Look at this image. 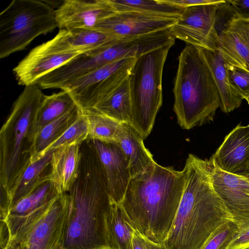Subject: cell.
<instances>
[{
    "label": "cell",
    "instance_id": "277c9868",
    "mask_svg": "<svg viewBox=\"0 0 249 249\" xmlns=\"http://www.w3.org/2000/svg\"><path fill=\"white\" fill-rule=\"evenodd\" d=\"M39 87H24L0 129V192L7 195L11 203L14 188L32 163L36 116L45 96Z\"/></svg>",
    "mask_w": 249,
    "mask_h": 249
},
{
    "label": "cell",
    "instance_id": "6da1fadb",
    "mask_svg": "<svg viewBox=\"0 0 249 249\" xmlns=\"http://www.w3.org/2000/svg\"><path fill=\"white\" fill-rule=\"evenodd\" d=\"M78 174L68 193L69 209L59 249H110L108 218L114 202L99 156L89 139L80 145Z\"/></svg>",
    "mask_w": 249,
    "mask_h": 249
},
{
    "label": "cell",
    "instance_id": "f1b7e54d",
    "mask_svg": "<svg viewBox=\"0 0 249 249\" xmlns=\"http://www.w3.org/2000/svg\"><path fill=\"white\" fill-rule=\"evenodd\" d=\"M83 112L88 122L89 139L103 141H115L120 123L92 110Z\"/></svg>",
    "mask_w": 249,
    "mask_h": 249
},
{
    "label": "cell",
    "instance_id": "30bf717a",
    "mask_svg": "<svg viewBox=\"0 0 249 249\" xmlns=\"http://www.w3.org/2000/svg\"><path fill=\"white\" fill-rule=\"evenodd\" d=\"M213 188L239 230L249 227V175L239 176L220 169L211 157Z\"/></svg>",
    "mask_w": 249,
    "mask_h": 249
},
{
    "label": "cell",
    "instance_id": "ffe728a7",
    "mask_svg": "<svg viewBox=\"0 0 249 249\" xmlns=\"http://www.w3.org/2000/svg\"><path fill=\"white\" fill-rule=\"evenodd\" d=\"M81 144L73 143L53 151L51 180L55 184L59 194L68 193L77 178L80 162Z\"/></svg>",
    "mask_w": 249,
    "mask_h": 249
},
{
    "label": "cell",
    "instance_id": "1f68e13d",
    "mask_svg": "<svg viewBox=\"0 0 249 249\" xmlns=\"http://www.w3.org/2000/svg\"><path fill=\"white\" fill-rule=\"evenodd\" d=\"M226 68L232 86L245 99L249 95V71L227 64Z\"/></svg>",
    "mask_w": 249,
    "mask_h": 249
},
{
    "label": "cell",
    "instance_id": "d4e9b609",
    "mask_svg": "<svg viewBox=\"0 0 249 249\" xmlns=\"http://www.w3.org/2000/svg\"><path fill=\"white\" fill-rule=\"evenodd\" d=\"M82 112L77 107L41 128L36 133L35 137L32 162L42 157L47 148L64 133L77 119Z\"/></svg>",
    "mask_w": 249,
    "mask_h": 249
},
{
    "label": "cell",
    "instance_id": "3957f363",
    "mask_svg": "<svg viewBox=\"0 0 249 249\" xmlns=\"http://www.w3.org/2000/svg\"><path fill=\"white\" fill-rule=\"evenodd\" d=\"M186 170L156 161L132 177L120 203L135 229L150 240L163 243L181 199Z\"/></svg>",
    "mask_w": 249,
    "mask_h": 249
},
{
    "label": "cell",
    "instance_id": "d6a6232c",
    "mask_svg": "<svg viewBox=\"0 0 249 249\" xmlns=\"http://www.w3.org/2000/svg\"><path fill=\"white\" fill-rule=\"evenodd\" d=\"M132 249H167L163 243H157L146 238L137 230L133 234Z\"/></svg>",
    "mask_w": 249,
    "mask_h": 249
},
{
    "label": "cell",
    "instance_id": "d590c367",
    "mask_svg": "<svg viewBox=\"0 0 249 249\" xmlns=\"http://www.w3.org/2000/svg\"><path fill=\"white\" fill-rule=\"evenodd\" d=\"M168 3L179 7L185 8L189 6L204 4H224L226 3L224 0H165Z\"/></svg>",
    "mask_w": 249,
    "mask_h": 249
},
{
    "label": "cell",
    "instance_id": "4316f807",
    "mask_svg": "<svg viewBox=\"0 0 249 249\" xmlns=\"http://www.w3.org/2000/svg\"><path fill=\"white\" fill-rule=\"evenodd\" d=\"M116 12L134 11L145 14L178 19L185 8L165 0H110Z\"/></svg>",
    "mask_w": 249,
    "mask_h": 249
},
{
    "label": "cell",
    "instance_id": "83f0119b",
    "mask_svg": "<svg viewBox=\"0 0 249 249\" xmlns=\"http://www.w3.org/2000/svg\"><path fill=\"white\" fill-rule=\"evenodd\" d=\"M59 195L54 182L52 180L47 181L15 204L8 216L26 215L49 203Z\"/></svg>",
    "mask_w": 249,
    "mask_h": 249
},
{
    "label": "cell",
    "instance_id": "4fadbf2b",
    "mask_svg": "<svg viewBox=\"0 0 249 249\" xmlns=\"http://www.w3.org/2000/svg\"><path fill=\"white\" fill-rule=\"evenodd\" d=\"M89 139L103 166L110 196L114 202L120 203L131 177L126 156L115 141Z\"/></svg>",
    "mask_w": 249,
    "mask_h": 249
},
{
    "label": "cell",
    "instance_id": "8fae6325",
    "mask_svg": "<svg viewBox=\"0 0 249 249\" xmlns=\"http://www.w3.org/2000/svg\"><path fill=\"white\" fill-rule=\"evenodd\" d=\"M178 19L134 11L116 12L101 22L94 30L118 38L132 37L169 29Z\"/></svg>",
    "mask_w": 249,
    "mask_h": 249
},
{
    "label": "cell",
    "instance_id": "2e32d148",
    "mask_svg": "<svg viewBox=\"0 0 249 249\" xmlns=\"http://www.w3.org/2000/svg\"><path fill=\"white\" fill-rule=\"evenodd\" d=\"M218 51L227 64L249 71V19L230 18L219 34Z\"/></svg>",
    "mask_w": 249,
    "mask_h": 249
},
{
    "label": "cell",
    "instance_id": "9c48e42d",
    "mask_svg": "<svg viewBox=\"0 0 249 249\" xmlns=\"http://www.w3.org/2000/svg\"><path fill=\"white\" fill-rule=\"evenodd\" d=\"M222 5L185 7L177 22L169 29L170 33L175 38L186 44L212 51H218L219 34L216 29V22L218 9Z\"/></svg>",
    "mask_w": 249,
    "mask_h": 249
},
{
    "label": "cell",
    "instance_id": "74e56055",
    "mask_svg": "<svg viewBox=\"0 0 249 249\" xmlns=\"http://www.w3.org/2000/svg\"><path fill=\"white\" fill-rule=\"evenodd\" d=\"M245 99L247 101L248 104L249 105V95H248Z\"/></svg>",
    "mask_w": 249,
    "mask_h": 249
},
{
    "label": "cell",
    "instance_id": "ac0fdd59",
    "mask_svg": "<svg viewBox=\"0 0 249 249\" xmlns=\"http://www.w3.org/2000/svg\"><path fill=\"white\" fill-rule=\"evenodd\" d=\"M137 58L122 59L103 66L69 83L61 90L68 92L83 110L89 99L104 81L115 72L133 66Z\"/></svg>",
    "mask_w": 249,
    "mask_h": 249
},
{
    "label": "cell",
    "instance_id": "603a6c76",
    "mask_svg": "<svg viewBox=\"0 0 249 249\" xmlns=\"http://www.w3.org/2000/svg\"><path fill=\"white\" fill-rule=\"evenodd\" d=\"M91 110L120 123H130L132 107L128 78Z\"/></svg>",
    "mask_w": 249,
    "mask_h": 249
},
{
    "label": "cell",
    "instance_id": "cb8c5ba5",
    "mask_svg": "<svg viewBox=\"0 0 249 249\" xmlns=\"http://www.w3.org/2000/svg\"><path fill=\"white\" fill-rule=\"evenodd\" d=\"M135 230L121 204L113 202L108 218L110 249H132V238Z\"/></svg>",
    "mask_w": 249,
    "mask_h": 249
},
{
    "label": "cell",
    "instance_id": "f546056e",
    "mask_svg": "<svg viewBox=\"0 0 249 249\" xmlns=\"http://www.w3.org/2000/svg\"><path fill=\"white\" fill-rule=\"evenodd\" d=\"M89 134L88 120L82 112L64 133L47 148L44 155L48 151H54L64 146L73 143L81 144L89 138Z\"/></svg>",
    "mask_w": 249,
    "mask_h": 249
},
{
    "label": "cell",
    "instance_id": "ba28073f",
    "mask_svg": "<svg viewBox=\"0 0 249 249\" xmlns=\"http://www.w3.org/2000/svg\"><path fill=\"white\" fill-rule=\"evenodd\" d=\"M57 27L55 10L46 1L13 0L0 14V58L24 50Z\"/></svg>",
    "mask_w": 249,
    "mask_h": 249
},
{
    "label": "cell",
    "instance_id": "484cf974",
    "mask_svg": "<svg viewBox=\"0 0 249 249\" xmlns=\"http://www.w3.org/2000/svg\"><path fill=\"white\" fill-rule=\"evenodd\" d=\"M78 107L67 91L46 95L38 111L36 119V133L44 126Z\"/></svg>",
    "mask_w": 249,
    "mask_h": 249
},
{
    "label": "cell",
    "instance_id": "8992f818",
    "mask_svg": "<svg viewBox=\"0 0 249 249\" xmlns=\"http://www.w3.org/2000/svg\"><path fill=\"white\" fill-rule=\"evenodd\" d=\"M170 44L136 59L128 77L132 102L130 124L146 138L162 105V76Z\"/></svg>",
    "mask_w": 249,
    "mask_h": 249
},
{
    "label": "cell",
    "instance_id": "7402d4cb",
    "mask_svg": "<svg viewBox=\"0 0 249 249\" xmlns=\"http://www.w3.org/2000/svg\"><path fill=\"white\" fill-rule=\"evenodd\" d=\"M53 151L46 152L25 169L11 194L12 207L45 182L51 180ZM11 208V209H12Z\"/></svg>",
    "mask_w": 249,
    "mask_h": 249
},
{
    "label": "cell",
    "instance_id": "9a60e30c",
    "mask_svg": "<svg viewBox=\"0 0 249 249\" xmlns=\"http://www.w3.org/2000/svg\"><path fill=\"white\" fill-rule=\"evenodd\" d=\"M211 158L226 172L249 175V124H239L234 128Z\"/></svg>",
    "mask_w": 249,
    "mask_h": 249
},
{
    "label": "cell",
    "instance_id": "5bb4252c",
    "mask_svg": "<svg viewBox=\"0 0 249 249\" xmlns=\"http://www.w3.org/2000/svg\"><path fill=\"white\" fill-rule=\"evenodd\" d=\"M81 54L53 53L44 50L38 45L18 63L13 71L19 85L24 87L38 85L48 74Z\"/></svg>",
    "mask_w": 249,
    "mask_h": 249
},
{
    "label": "cell",
    "instance_id": "7c38bea8",
    "mask_svg": "<svg viewBox=\"0 0 249 249\" xmlns=\"http://www.w3.org/2000/svg\"><path fill=\"white\" fill-rule=\"evenodd\" d=\"M55 13L59 30H94L116 11L110 0H65Z\"/></svg>",
    "mask_w": 249,
    "mask_h": 249
},
{
    "label": "cell",
    "instance_id": "5b68a950",
    "mask_svg": "<svg viewBox=\"0 0 249 249\" xmlns=\"http://www.w3.org/2000/svg\"><path fill=\"white\" fill-rule=\"evenodd\" d=\"M174 110L183 129L210 123L220 108L219 92L211 71L199 48L186 44L178 58Z\"/></svg>",
    "mask_w": 249,
    "mask_h": 249
},
{
    "label": "cell",
    "instance_id": "44dd1931",
    "mask_svg": "<svg viewBox=\"0 0 249 249\" xmlns=\"http://www.w3.org/2000/svg\"><path fill=\"white\" fill-rule=\"evenodd\" d=\"M212 73L220 96V108L230 113L241 105L243 99L232 86L226 68V63L219 51L199 48Z\"/></svg>",
    "mask_w": 249,
    "mask_h": 249
},
{
    "label": "cell",
    "instance_id": "4dcf8cb0",
    "mask_svg": "<svg viewBox=\"0 0 249 249\" xmlns=\"http://www.w3.org/2000/svg\"><path fill=\"white\" fill-rule=\"evenodd\" d=\"M238 231L233 221L223 224L214 231L202 249H226Z\"/></svg>",
    "mask_w": 249,
    "mask_h": 249
},
{
    "label": "cell",
    "instance_id": "e0dca14e",
    "mask_svg": "<svg viewBox=\"0 0 249 249\" xmlns=\"http://www.w3.org/2000/svg\"><path fill=\"white\" fill-rule=\"evenodd\" d=\"M120 39L96 30L62 29L52 39L39 46L44 50L55 53H84Z\"/></svg>",
    "mask_w": 249,
    "mask_h": 249
},
{
    "label": "cell",
    "instance_id": "d6986e66",
    "mask_svg": "<svg viewBox=\"0 0 249 249\" xmlns=\"http://www.w3.org/2000/svg\"><path fill=\"white\" fill-rule=\"evenodd\" d=\"M143 139L130 123H121L115 141L120 144L126 156L131 177L145 171L155 162L144 146Z\"/></svg>",
    "mask_w": 249,
    "mask_h": 249
},
{
    "label": "cell",
    "instance_id": "e575fe53",
    "mask_svg": "<svg viewBox=\"0 0 249 249\" xmlns=\"http://www.w3.org/2000/svg\"><path fill=\"white\" fill-rule=\"evenodd\" d=\"M226 1L230 5V9L234 15L243 18L249 19V0Z\"/></svg>",
    "mask_w": 249,
    "mask_h": 249
},
{
    "label": "cell",
    "instance_id": "836d02e7",
    "mask_svg": "<svg viewBox=\"0 0 249 249\" xmlns=\"http://www.w3.org/2000/svg\"><path fill=\"white\" fill-rule=\"evenodd\" d=\"M226 249H249V227L239 229Z\"/></svg>",
    "mask_w": 249,
    "mask_h": 249
},
{
    "label": "cell",
    "instance_id": "52a82bcc",
    "mask_svg": "<svg viewBox=\"0 0 249 249\" xmlns=\"http://www.w3.org/2000/svg\"><path fill=\"white\" fill-rule=\"evenodd\" d=\"M70 205L68 193L21 217L8 216L9 241L14 249H59ZM2 222V221H0Z\"/></svg>",
    "mask_w": 249,
    "mask_h": 249
},
{
    "label": "cell",
    "instance_id": "7a4b0ae2",
    "mask_svg": "<svg viewBox=\"0 0 249 249\" xmlns=\"http://www.w3.org/2000/svg\"><path fill=\"white\" fill-rule=\"evenodd\" d=\"M183 194L163 244L167 249H202L232 216L213 186L209 160L189 154L185 166Z\"/></svg>",
    "mask_w": 249,
    "mask_h": 249
},
{
    "label": "cell",
    "instance_id": "8d00e7d4",
    "mask_svg": "<svg viewBox=\"0 0 249 249\" xmlns=\"http://www.w3.org/2000/svg\"><path fill=\"white\" fill-rule=\"evenodd\" d=\"M4 249H14L13 246H12V244L9 242L8 244L7 245V246L5 247V248Z\"/></svg>",
    "mask_w": 249,
    "mask_h": 249
}]
</instances>
